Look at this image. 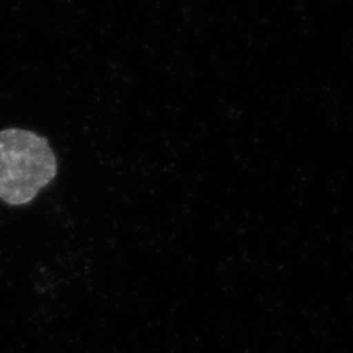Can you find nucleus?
<instances>
[{
    "label": "nucleus",
    "instance_id": "obj_1",
    "mask_svg": "<svg viewBox=\"0 0 353 353\" xmlns=\"http://www.w3.org/2000/svg\"><path fill=\"white\" fill-rule=\"evenodd\" d=\"M57 174V157L46 139L28 130L0 131V201L30 203Z\"/></svg>",
    "mask_w": 353,
    "mask_h": 353
}]
</instances>
